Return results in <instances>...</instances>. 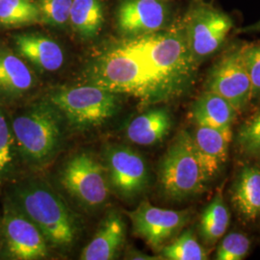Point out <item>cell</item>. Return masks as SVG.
<instances>
[{"label":"cell","instance_id":"10","mask_svg":"<svg viewBox=\"0 0 260 260\" xmlns=\"http://www.w3.org/2000/svg\"><path fill=\"white\" fill-rule=\"evenodd\" d=\"M206 90L221 95L236 111H244L252 100L250 76L245 65L243 47L229 53L211 70Z\"/></svg>","mask_w":260,"mask_h":260},{"label":"cell","instance_id":"27","mask_svg":"<svg viewBox=\"0 0 260 260\" xmlns=\"http://www.w3.org/2000/svg\"><path fill=\"white\" fill-rule=\"evenodd\" d=\"M251 248V242L249 238L239 233L228 234L220 242L216 259L217 260H242L244 259Z\"/></svg>","mask_w":260,"mask_h":260},{"label":"cell","instance_id":"21","mask_svg":"<svg viewBox=\"0 0 260 260\" xmlns=\"http://www.w3.org/2000/svg\"><path fill=\"white\" fill-rule=\"evenodd\" d=\"M231 217L223 202V196L218 194L205 207L200 221V233L207 245L219 241L230 225Z\"/></svg>","mask_w":260,"mask_h":260},{"label":"cell","instance_id":"17","mask_svg":"<svg viewBox=\"0 0 260 260\" xmlns=\"http://www.w3.org/2000/svg\"><path fill=\"white\" fill-rule=\"evenodd\" d=\"M172 128V117L166 108H153L130 121L126 138L139 146H151L164 139Z\"/></svg>","mask_w":260,"mask_h":260},{"label":"cell","instance_id":"7","mask_svg":"<svg viewBox=\"0 0 260 260\" xmlns=\"http://www.w3.org/2000/svg\"><path fill=\"white\" fill-rule=\"evenodd\" d=\"M181 25L190 52L199 64L222 46L233 23L226 14L213 6L197 4L187 12Z\"/></svg>","mask_w":260,"mask_h":260},{"label":"cell","instance_id":"18","mask_svg":"<svg viewBox=\"0 0 260 260\" xmlns=\"http://www.w3.org/2000/svg\"><path fill=\"white\" fill-rule=\"evenodd\" d=\"M35 76L23 60L10 50L0 48V93L17 99L35 86Z\"/></svg>","mask_w":260,"mask_h":260},{"label":"cell","instance_id":"24","mask_svg":"<svg viewBox=\"0 0 260 260\" xmlns=\"http://www.w3.org/2000/svg\"><path fill=\"white\" fill-rule=\"evenodd\" d=\"M236 142L244 155L260 160V109L243 122Z\"/></svg>","mask_w":260,"mask_h":260},{"label":"cell","instance_id":"11","mask_svg":"<svg viewBox=\"0 0 260 260\" xmlns=\"http://www.w3.org/2000/svg\"><path fill=\"white\" fill-rule=\"evenodd\" d=\"M133 233L154 250H161L188 223L189 211L156 207L149 202L141 203L127 212Z\"/></svg>","mask_w":260,"mask_h":260},{"label":"cell","instance_id":"26","mask_svg":"<svg viewBox=\"0 0 260 260\" xmlns=\"http://www.w3.org/2000/svg\"><path fill=\"white\" fill-rule=\"evenodd\" d=\"M36 3L43 23L63 27L69 22L73 0H37Z\"/></svg>","mask_w":260,"mask_h":260},{"label":"cell","instance_id":"19","mask_svg":"<svg viewBox=\"0 0 260 260\" xmlns=\"http://www.w3.org/2000/svg\"><path fill=\"white\" fill-rule=\"evenodd\" d=\"M236 113V109L226 100L206 90L193 103L191 119L195 125L223 129L233 126Z\"/></svg>","mask_w":260,"mask_h":260},{"label":"cell","instance_id":"30","mask_svg":"<svg viewBox=\"0 0 260 260\" xmlns=\"http://www.w3.org/2000/svg\"><path fill=\"white\" fill-rule=\"evenodd\" d=\"M1 248H2V240H1V237H0V251H1Z\"/></svg>","mask_w":260,"mask_h":260},{"label":"cell","instance_id":"8","mask_svg":"<svg viewBox=\"0 0 260 260\" xmlns=\"http://www.w3.org/2000/svg\"><path fill=\"white\" fill-rule=\"evenodd\" d=\"M1 234L9 258L37 260L47 257L48 243L33 223L9 197L3 205Z\"/></svg>","mask_w":260,"mask_h":260},{"label":"cell","instance_id":"13","mask_svg":"<svg viewBox=\"0 0 260 260\" xmlns=\"http://www.w3.org/2000/svg\"><path fill=\"white\" fill-rule=\"evenodd\" d=\"M191 135L197 155L209 181L221 171L228 160L233 129L232 127L220 129L196 125Z\"/></svg>","mask_w":260,"mask_h":260},{"label":"cell","instance_id":"22","mask_svg":"<svg viewBox=\"0 0 260 260\" xmlns=\"http://www.w3.org/2000/svg\"><path fill=\"white\" fill-rule=\"evenodd\" d=\"M40 21V11L33 0H0V24L21 26Z\"/></svg>","mask_w":260,"mask_h":260},{"label":"cell","instance_id":"16","mask_svg":"<svg viewBox=\"0 0 260 260\" xmlns=\"http://www.w3.org/2000/svg\"><path fill=\"white\" fill-rule=\"evenodd\" d=\"M232 203L246 221L260 217V167L245 166L232 188Z\"/></svg>","mask_w":260,"mask_h":260},{"label":"cell","instance_id":"23","mask_svg":"<svg viewBox=\"0 0 260 260\" xmlns=\"http://www.w3.org/2000/svg\"><path fill=\"white\" fill-rule=\"evenodd\" d=\"M162 256L169 260H205L208 253L198 241L193 231L187 230L161 249Z\"/></svg>","mask_w":260,"mask_h":260},{"label":"cell","instance_id":"6","mask_svg":"<svg viewBox=\"0 0 260 260\" xmlns=\"http://www.w3.org/2000/svg\"><path fill=\"white\" fill-rule=\"evenodd\" d=\"M59 180L67 194L86 210L103 207L111 190L105 166L89 152H78L70 158Z\"/></svg>","mask_w":260,"mask_h":260},{"label":"cell","instance_id":"14","mask_svg":"<svg viewBox=\"0 0 260 260\" xmlns=\"http://www.w3.org/2000/svg\"><path fill=\"white\" fill-rule=\"evenodd\" d=\"M126 236V226L118 211L105 216L93 239L80 254L82 260L115 259L121 250Z\"/></svg>","mask_w":260,"mask_h":260},{"label":"cell","instance_id":"2","mask_svg":"<svg viewBox=\"0 0 260 260\" xmlns=\"http://www.w3.org/2000/svg\"><path fill=\"white\" fill-rule=\"evenodd\" d=\"M9 198L37 225L48 245L59 250L75 245L80 231L78 218L46 180H21L11 188Z\"/></svg>","mask_w":260,"mask_h":260},{"label":"cell","instance_id":"4","mask_svg":"<svg viewBox=\"0 0 260 260\" xmlns=\"http://www.w3.org/2000/svg\"><path fill=\"white\" fill-rule=\"evenodd\" d=\"M207 182L191 133L179 131L159 164L158 183L162 195L173 202H182L204 192Z\"/></svg>","mask_w":260,"mask_h":260},{"label":"cell","instance_id":"3","mask_svg":"<svg viewBox=\"0 0 260 260\" xmlns=\"http://www.w3.org/2000/svg\"><path fill=\"white\" fill-rule=\"evenodd\" d=\"M66 121L47 99L16 115L11 128L17 152L28 167L43 170L59 154L65 138Z\"/></svg>","mask_w":260,"mask_h":260},{"label":"cell","instance_id":"12","mask_svg":"<svg viewBox=\"0 0 260 260\" xmlns=\"http://www.w3.org/2000/svg\"><path fill=\"white\" fill-rule=\"evenodd\" d=\"M116 19L124 37L139 36L166 27L169 9L162 0H121Z\"/></svg>","mask_w":260,"mask_h":260},{"label":"cell","instance_id":"5","mask_svg":"<svg viewBox=\"0 0 260 260\" xmlns=\"http://www.w3.org/2000/svg\"><path fill=\"white\" fill-rule=\"evenodd\" d=\"M63 116L66 123L76 130H89L111 120L120 110V95L93 84L56 89L47 95Z\"/></svg>","mask_w":260,"mask_h":260},{"label":"cell","instance_id":"9","mask_svg":"<svg viewBox=\"0 0 260 260\" xmlns=\"http://www.w3.org/2000/svg\"><path fill=\"white\" fill-rule=\"evenodd\" d=\"M104 158L110 189L116 195L133 201L145 193L149 169L141 153L124 145H112L105 150Z\"/></svg>","mask_w":260,"mask_h":260},{"label":"cell","instance_id":"20","mask_svg":"<svg viewBox=\"0 0 260 260\" xmlns=\"http://www.w3.org/2000/svg\"><path fill=\"white\" fill-rule=\"evenodd\" d=\"M103 21L101 0H73L69 22L80 37L92 39L98 36Z\"/></svg>","mask_w":260,"mask_h":260},{"label":"cell","instance_id":"1","mask_svg":"<svg viewBox=\"0 0 260 260\" xmlns=\"http://www.w3.org/2000/svg\"><path fill=\"white\" fill-rule=\"evenodd\" d=\"M198 65L179 23L104 45L88 59L82 77L85 83L149 106L183 95L194 83Z\"/></svg>","mask_w":260,"mask_h":260},{"label":"cell","instance_id":"25","mask_svg":"<svg viewBox=\"0 0 260 260\" xmlns=\"http://www.w3.org/2000/svg\"><path fill=\"white\" fill-rule=\"evenodd\" d=\"M16 153L17 149L11 124L0 108V185L12 170Z\"/></svg>","mask_w":260,"mask_h":260},{"label":"cell","instance_id":"15","mask_svg":"<svg viewBox=\"0 0 260 260\" xmlns=\"http://www.w3.org/2000/svg\"><path fill=\"white\" fill-rule=\"evenodd\" d=\"M18 55L41 72H56L64 64L62 47L52 39L40 34H20L14 38Z\"/></svg>","mask_w":260,"mask_h":260},{"label":"cell","instance_id":"28","mask_svg":"<svg viewBox=\"0 0 260 260\" xmlns=\"http://www.w3.org/2000/svg\"><path fill=\"white\" fill-rule=\"evenodd\" d=\"M243 56L251 80L252 98H259L260 45L243 47Z\"/></svg>","mask_w":260,"mask_h":260},{"label":"cell","instance_id":"29","mask_svg":"<svg viewBox=\"0 0 260 260\" xmlns=\"http://www.w3.org/2000/svg\"><path fill=\"white\" fill-rule=\"evenodd\" d=\"M247 31H260V20L250 27L246 28Z\"/></svg>","mask_w":260,"mask_h":260}]
</instances>
